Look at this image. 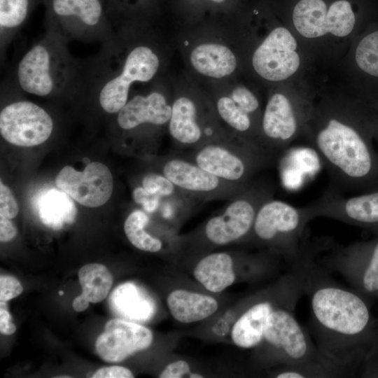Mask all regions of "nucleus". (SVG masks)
Masks as SVG:
<instances>
[{
	"instance_id": "4468645a",
	"label": "nucleus",
	"mask_w": 378,
	"mask_h": 378,
	"mask_svg": "<svg viewBox=\"0 0 378 378\" xmlns=\"http://www.w3.org/2000/svg\"><path fill=\"white\" fill-rule=\"evenodd\" d=\"M304 208L310 220L332 218L378 234V189L345 197L330 188Z\"/></svg>"
},
{
	"instance_id": "ddd939ff",
	"label": "nucleus",
	"mask_w": 378,
	"mask_h": 378,
	"mask_svg": "<svg viewBox=\"0 0 378 378\" xmlns=\"http://www.w3.org/2000/svg\"><path fill=\"white\" fill-rule=\"evenodd\" d=\"M158 169V172L195 202L230 200L246 187L225 181L177 153L160 159Z\"/></svg>"
},
{
	"instance_id": "bb28decb",
	"label": "nucleus",
	"mask_w": 378,
	"mask_h": 378,
	"mask_svg": "<svg viewBox=\"0 0 378 378\" xmlns=\"http://www.w3.org/2000/svg\"><path fill=\"white\" fill-rule=\"evenodd\" d=\"M232 256L224 252L213 253L202 258L195 267V278L212 293H219L235 280Z\"/></svg>"
},
{
	"instance_id": "2f4dec72",
	"label": "nucleus",
	"mask_w": 378,
	"mask_h": 378,
	"mask_svg": "<svg viewBox=\"0 0 378 378\" xmlns=\"http://www.w3.org/2000/svg\"><path fill=\"white\" fill-rule=\"evenodd\" d=\"M105 0H103V2ZM155 0H106L105 9L109 13H141L148 10Z\"/></svg>"
},
{
	"instance_id": "f03ea898",
	"label": "nucleus",
	"mask_w": 378,
	"mask_h": 378,
	"mask_svg": "<svg viewBox=\"0 0 378 378\" xmlns=\"http://www.w3.org/2000/svg\"><path fill=\"white\" fill-rule=\"evenodd\" d=\"M312 256L303 249L298 267L303 289L309 291L310 304L319 339L320 351L342 365L367 358L377 345L370 307L358 292L330 284L321 276Z\"/></svg>"
},
{
	"instance_id": "412c9836",
	"label": "nucleus",
	"mask_w": 378,
	"mask_h": 378,
	"mask_svg": "<svg viewBox=\"0 0 378 378\" xmlns=\"http://www.w3.org/2000/svg\"><path fill=\"white\" fill-rule=\"evenodd\" d=\"M50 23L65 30H98L107 22L102 0H42Z\"/></svg>"
},
{
	"instance_id": "2eb2a0df",
	"label": "nucleus",
	"mask_w": 378,
	"mask_h": 378,
	"mask_svg": "<svg viewBox=\"0 0 378 378\" xmlns=\"http://www.w3.org/2000/svg\"><path fill=\"white\" fill-rule=\"evenodd\" d=\"M52 130L50 115L31 102H15L1 111V135L15 146L31 147L41 144L48 140Z\"/></svg>"
},
{
	"instance_id": "a878e982",
	"label": "nucleus",
	"mask_w": 378,
	"mask_h": 378,
	"mask_svg": "<svg viewBox=\"0 0 378 378\" xmlns=\"http://www.w3.org/2000/svg\"><path fill=\"white\" fill-rule=\"evenodd\" d=\"M167 305L172 316L183 323L205 319L218 309L214 298L186 290H175L167 297Z\"/></svg>"
},
{
	"instance_id": "4c0bfd02",
	"label": "nucleus",
	"mask_w": 378,
	"mask_h": 378,
	"mask_svg": "<svg viewBox=\"0 0 378 378\" xmlns=\"http://www.w3.org/2000/svg\"><path fill=\"white\" fill-rule=\"evenodd\" d=\"M0 304V332L3 335H12L16 330L15 325L13 323V318L7 309L6 302L1 301Z\"/></svg>"
},
{
	"instance_id": "6ab92c4d",
	"label": "nucleus",
	"mask_w": 378,
	"mask_h": 378,
	"mask_svg": "<svg viewBox=\"0 0 378 378\" xmlns=\"http://www.w3.org/2000/svg\"><path fill=\"white\" fill-rule=\"evenodd\" d=\"M153 338L152 332L145 326L116 318L106 323L103 333L96 340L95 347L104 361L119 363L148 348Z\"/></svg>"
},
{
	"instance_id": "b1692460",
	"label": "nucleus",
	"mask_w": 378,
	"mask_h": 378,
	"mask_svg": "<svg viewBox=\"0 0 378 378\" xmlns=\"http://www.w3.org/2000/svg\"><path fill=\"white\" fill-rule=\"evenodd\" d=\"M34 206L41 221L55 230L71 225L76 218L77 209L73 199L60 189L41 190L36 196Z\"/></svg>"
},
{
	"instance_id": "f257e3e1",
	"label": "nucleus",
	"mask_w": 378,
	"mask_h": 378,
	"mask_svg": "<svg viewBox=\"0 0 378 378\" xmlns=\"http://www.w3.org/2000/svg\"><path fill=\"white\" fill-rule=\"evenodd\" d=\"M377 109L327 76L317 78L312 115L301 139L319 155L330 188L378 189V153L374 147Z\"/></svg>"
},
{
	"instance_id": "6e6552de",
	"label": "nucleus",
	"mask_w": 378,
	"mask_h": 378,
	"mask_svg": "<svg viewBox=\"0 0 378 378\" xmlns=\"http://www.w3.org/2000/svg\"><path fill=\"white\" fill-rule=\"evenodd\" d=\"M326 74L361 99L378 103V16L355 36Z\"/></svg>"
},
{
	"instance_id": "5701e85b",
	"label": "nucleus",
	"mask_w": 378,
	"mask_h": 378,
	"mask_svg": "<svg viewBox=\"0 0 378 378\" xmlns=\"http://www.w3.org/2000/svg\"><path fill=\"white\" fill-rule=\"evenodd\" d=\"M108 302L114 314L135 323L147 321L155 313L154 300L132 282L118 286L111 293Z\"/></svg>"
},
{
	"instance_id": "aec40b11",
	"label": "nucleus",
	"mask_w": 378,
	"mask_h": 378,
	"mask_svg": "<svg viewBox=\"0 0 378 378\" xmlns=\"http://www.w3.org/2000/svg\"><path fill=\"white\" fill-rule=\"evenodd\" d=\"M172 96L160 89L134 96L117 113L118 126L125 131H132L144 125L159 130L167 128Z\"/></svg>"
},
{
	"instance_id": "7ed1b4c3",
	"label": "nucleus",
	"mask_w": 378,
	"mask_h": 378,
	"mask_svg": "<svg viewBox=\"0 0 378 378\" xmlns=\"http://www.w3.org/2000/svg\"><path fill=\"white\" fill-rule=\"evenodd\" d=\"M310 56L329 71L351 41L378 16V0H267Z\"/></svg>"
},
{
	"instance_id": "79ce46f5",
	"label": "nucleus",
	"mask_w": 378,
	"mask_h": 378,
	"mask_svg": "<svg viewBox=\"0 0 378 378\" xmlns=\"http://www.w3.org/2000/svg\"><path fill=\"white\" fill-rule=\"evenodd\" d=\"M377 109V117L376 121V127H375V141L378 143V103L374 104Z\"/></svg>"
},
{
	"instance_id": "c03bdc74",
	"label": "nucleus",
	"mask_w": 378,
	"mask_h": 378,
	"mask_svg": "<svg viewBox=\"0 0 378 378\" xmlns=\"http://www.w3.org/2000/svg\"><path fill=\"white\" fill-rule=\"evenodd\" d=\"M103 1V0H102Z\"/></svg>"
},
{
	"instance_id": "9d476101",
	"label": "nucleus",
	"mask_w": 378,
	"mask_h": 378,
	"mask_svg": "<svg viewBox=\"0 0 378 378\" xmlns=\"http://www.w3.org/2000/svg\"><path fill=\"white\" fill-rule=\"evenodd\" d=\"M310 220L304 206L296 207L272 197L258 209L249 235L295 263L300 257L302 235Z\"/></svg>"
},
{
	"instance_id": "423d86ee",
	"label": "nucleus",
	"mask_w": 378,
	"mask_h": 378,
	"mask_svg": "<svg viewBox=\"0 0 378 378\" xmlns=\"http://www.w3.org/2000/svg\"><path fill=\"white\" fill-rule=\"evenodd\" d=\"M180 155L214 176L244 187L274 163L258 143L234 134Z\"/></svg>"
},
{
	"instance_id": "20e7f679",
	"label": "nucleus",
	"mask_w": 378,
	"mask_h": 378,
	"mask_svg": "<svg viewBox=\"0 0 378 378\" xmlns=\"http://www.w3.org/2000/svg\"><path fill=\"white\" fill-rule=\"evenodd\" d=\"M251 11L255 24L248 21L241 48L244 73L250 82L267 90L316 71L302 44L267 0L255 4Z\"/></svg>"
},
{
	"instance_id": "e433bc0d",
	"label": "nucleus",
	"mask_w": 378,
	"mask_h": 378,
	"mask_svg": "<svg viewBox=\"0 0 378 378\" xmlns=\"http://www.w3.org/2000/svg\"><path fill=\"white\" fill-rule=\"evenodd\" d=\"M192 373L190 372L188 363L184 360H177L169 364L160 374V378H181Z\"/></svg>"
},
{
	"instance_id": "9b49d317",
	"label": "nucleus",
	"mask_w": 378,
	"mask_h": 378,
	"mask_svg": "<svg viewBox=\"0 0 378 378\" xmlns=\"http://www.w3.org/2000/svg\"><path fill=\"white\" fill-rule=\"evenodd\" d=\"M294 307H276L271 312L263 340L277 351L280 359L288 366L312 363L340 365L313 347L309 337L294 316Z\"/></svg>"
},
{
	"instance_id": "58836bf2",
	"label": "nucleus",
	"mask_w": 378,
	"mask_h": 378,
	"mask_svg": "<svg viewBox=\"0 0 378 378\" xmlns=\"http://www.w3.org/2000/svg\"><path fill=\"white\" fill-rule=\"evenodd\" d=\"M17 230L10 219L0 216V241L8 242L15 237Z\"/></svg>"
},
{
	"instance_id": "f3484780",
	"label": "nucleus",
	"mask_w": 378,
	"mask_h": 378,
	"mask_svg": "<svg viewBox=\"0 0 378 378\" xmlns=\"http://www.w3.org/2000/svg\"><path fill=\"white\" fill-rule=\"evenodd\" d=\"M56 186L74 200L88 207H98L111 197L113 180L109 169L99 162L89 163L80 172L64 167L55 178Z\"/></svg>"
},
{
	"instance_id": "7c9ffc66",
	"label": "nucleus",
	"mask_w": 378,
	"mask_h": 378,
	"mask_svg": "<svg viewBox=\"0 0 378 378\" xmlns=\"http://www.w3.org/2000/svg\"><path fill=\"white\" fill-rule=\"evenodd\" d=\"M141 187L149 194L162 199L177 196L183 193L160 172H150L144 175Z\"/></svg>"
},
{
	"instance_id": "393cba45",
	"label": "nucleus",
	"mask_w": 378,
	"mask_h": 378,
	"mask_svg": "<svg viewBox=\"0 0 378 378\" xmlns=\"http://www.w3.org/2000/svg\"><path fill=\"white\" fill-rule=\"evenodd\" d=\"M276 307L268 301L260 302L249 307L232 327V342L244 349L258 346L263 340L268 318Z\"/></svg>"
},
{
	"instance_id": "f8f14e48",
	"label": "nucleus",
	"mask_w": 378,
	"mask_h": 378,
	"mask_svg": "<svg viewBox=\"0 0 378 378\" xmlns=\"http://www.w3.org/2000/svg\"><path fill=\"white\" fill-rule=\"evenodd\" d=\"M162 57L148 43L134 46L128 52L120 71L101 86L99 102L102 109L117 114L129 100L130 90L135 83H148L160 73Z\"/></svg>"
},
{
	"instance_id": "a19ab883",
	"label": "nucleus",
	"mask_w": 378,
	"mask_h": 378,
	"mask_svg": "<svg viewBox=\"0 0 378 378\" xmlns=\"http://www.w3.org/2000/svg\"><path fill=\"white\" fill-rule=\"evenodd\" d=\"M192 1H198V2H204V3H206L207 5L211 6V8L214 7L216 8H225V6H227V5H230V4L233 2V0H192Z\"/></svg>"
},
{
	"instance_id": "39448f33",
	"label": "nucleus",
	"mask_w": 378,
	"mask_h": 378,
	"mask_svg": "<svg viewBox=\"0 0 378 378\" xmlns=\"http://www.w3.org/2000/svg\"><path fill=\"white\" fill-rule=\"evenodd\" d=\"M316 84L313 73L266 90L258 143L273 162L303 136L312 112Z\"/></svg>"
},
{
	"instance_id": "c9c22d12",
	"label": "nucleus",
	"mask_w": 378,
	"mask_h": 378,
	"mask_svg": "<svg viewBox=\"0 0 378 378\" xmlns=\"http://www.w3.org/2000/svg\"><path fill=\"white\" fill-rule=\"evenodd\" d=\"M92 378H132V372L124 367L113 365L98 369L92 375Z\"/></svg>"
},
{
	"instance_id": "f704fd0d",
	"label": "nucleus",
	"mask_w": 378,
	"mask_h": 378,
	"mask_svg": "<svg viewBox=\"0 0 378 378\" xmlns=\"http://www.w3.org/2000/svg\"><path fill=\"white\" fill-rule=\"evenodd\" d=\"M132 197L134 202L138 204H141L144 211L149 214L158 210L160 202L162 199L158 196L149 194L141 186L134 189Z\"/></svg>"
},
{
	"instance_id": "4be33fe9",
	"label": "nucleus",
	"mask_w": 378,
	"mask_h": 378,
	"mask_svg": "<svg viewBox=\"0 0 378 378\" xmlns=\"http://www.w3.org/2000/svg\"><path fill=\"white\" fill-rule=\"evenodd\" d=\"M190 66L199 75L212 80L231 77L239 71L244 72L241 53L224 42L202 41L190 50Z\"/></svg>"
},
{
	"instance_id": "0eeeda50",
	"label": "nucleus",
	"mask_w": 378,
	"mask_h": 378,
	"mask_svg": "<svg viewBox=\"0 0 378 378\" xmlns=\"http://www.w3.org/2000/svg\"><path fill=\"white\" fill-rule=\"evenodd\" d=\"M167 130L176 148L188 150L234 134L222 124L210 99L189 91L173 94Z\"/></svg>"
},
{
	"instance_id": "c756f323",
	"label": "nucleus",
	"mask_w": 378,
	"mask_h": 378,
	"mask_svg": "<svg viewBox=\"0 0 378 378\" xmlns=\"http://www.w3.org/2000/svg\"><path fill=\"white\" fill-rule=\"evenodd\" d=\"M40 1L42 0H0L1 33L14 31L22 25Z\"/></svg>"
},
{
	"instance_id": "dca6fc26",
	"label": "nucleus",
	"mask_w": 378,
	"mask_h": 378,
	"mask_svg": "<svg viewBox=\"0 0 378 378\" xmlns=\"http://www.w3.org/2000/svg\"><path fill=\"white\" fill-rule=\"evenodd\" d=\"M330 262L361 295L378 297V234L333 253Z\"/></svg>"
},
{
	"instance_id": "ea45409f",
	"label": "nucleus",
	"mask_w": 378,
	"mask_h": 378,
	"mask_svg": "<svg viewBox=\"0 0 378 378\" xmlns=\"http://www.w3.org/2000/svg\"><path fill=\"white\" fill-rule=\"evenodd\" d=\"M90 302L83 294L77 296L73 301V308L75 311L80 312L85 311Z\"/></svg>"
},
{
	"instance_id": "c85d7f7f",
	"label": "nucleus",
	"mask_w": 378,
	"mask_h": 378,
	"mask_svg": "<svg viewBox=\"0 0 378 378\" xmlns=\"http://www.w3.org/2000/svg\"><path fill=\"white\" fill-rule=\"evenodd\" d=\"M149 222L146 211L135 209L127 217L124 231L130 242L136 248L148 252H158L162 249V243L145 230Z\"/></svg>"
},
{
	"instance_id": "473e14b6",
	"label": "nucleus",
	"mask_w": 378,
	"mask_h": 378,
	"mask_svg": "<svg viewBox=\"0 0 378 378\" xmlns=\"http://www.w3.org/2000/svg\"><path fill=\"white\" fill-rule=\"evenodd\" d=\"M19 212L18 203L10 188L2 182L0 184V216L11 219Z\"/></svg>"
},
{
	"instance_id": "37998d69",
	"label": "nucleus",
	"mask_w": 378,
	"mask_h": 378,
	"mask_svg": "<svg viewBox=\"0 0 378 378\" xmlns=\"http://www.w3.org/2000/svg\"><path fill=\"white\" fill-rule=\"evenodd\" d=\"M58 293L59 295H64V292L62 290H59Z\"/></svg>"
},
{
	"instance_id": "cd10ccee",
	"label": "nucleus",
	"mask_w": 378,
	"mask_h": 378,
	"mask_svg": "<svg viewBox=\"0 0 378 378\" xmlns=\"http://www.w3.org/2000/svg\"><path fill=\"white\" fill-rule=\"evenodd\" d=\"M82 294L92 303L99 302L108 295L113 284V276L104 265L89 263L78 272Z\"/></svg>"
},
{
	"instance_id": "72a5a7b5",
	"label": "nucleus",
	"mask_w": 378,
	"mask_h": 378,
	"mask_svg": "<svg viewBox=\"0 0 378 378\" xmlns=\"http://www.w3.org/2000/svg\"><path fill=\"white\" fill-rule=\"evenodd\" d=\"M23 290L21 283L14 276L1 275L0 277V300L7 302L20 295Z\"/></svg>"
},
{
	"instance_id": "1a4fd4ad",
	"label": "nucleus",
	"mask_w": 378,
	"mask_h": 378,
	"mask_svg": "<svg viewBox=\"0 0 378 378\" xmlns=\"http://www.w3.org/2000/svg\"><path fill=\"white\" fill-rule=\"evenodd\" d=\"M276 187L267 178H255L242 191L229 200L222 214L205 223L203 234L211 244L225 245L249 235L261 205L274 197Z\"/></svg>"
},
{
	"instance_id": "a211bd4d",
	"label": "nucleus",
	"mask_w": 378,
	"mask_h": 378,
	"mask_svg": "<svg viewBox=\"0 0 378 378\" xmlns=\"http://www.w3.org/2000/svg\"><path fill=\"white\" fill-rule=\"evenodd\" d=\"M59 63L58 55L48 42L36 44L18 64L17 78L20 88L36 96H48L60 84Z\"/></svg>"
}]
</instances>
